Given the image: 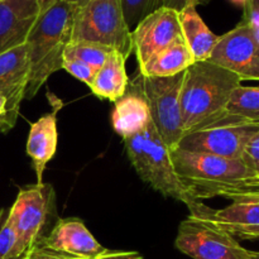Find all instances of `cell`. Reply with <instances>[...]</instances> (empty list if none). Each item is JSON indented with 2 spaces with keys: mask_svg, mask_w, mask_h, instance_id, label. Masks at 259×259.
I'll use <instances>...</instances> for the list:
<instances>
[{
  "mask_svg": "<svg viewBox=\"0 0 259 259\" xmlns=\"http://www.w3.org/2000/svg\"><path fill=\"white\" fill-rule=\"evenodd\" d=\"M209 61L237 75L240 81H259V29L254 20L243 19L220 35Z\"/></svg>",
  "mask_w": 259,
  "mask_h": 259,
  "instance_id": "cell-9",
  "label": "cell"
},
{
  "mask_svg": "<svg viewBox=\"0 0 259 259\" xmlns=\"http://www.w3.org/2000/svg\"><path fill=\"white\" fill-rule=\"evenodd\" d=\"M93 42L118 51L125 58L133 52L132 30L121 0H89L76 7L71 42Z\"/></svg>",
  "mask_w": 259,
  "mask_h": 259,
  "instance_id": "cell-5",
  "label": "cell"
},
{
  "mask_svg": "<svg viewBox=\"0 0 259 259\" xmlns=\"http://www.w3.org/2000/svg\"><path fill=\"white\" fill-rule=\"evenodd\" d=\"M240 78L207 61L195 62L185 71L180 93L185 133L206 119L222 113Z\"/></svg>",
  "mask_w": 259,
  "mask_h": 259,
  "instance_id": "cell-4",
  "label": "cell"
},
{
  "mask_svg": "<svg viewBox=\"0 0 259 259\" xmlns=\"http://www.w3.org/2000/svg\"><path fill=\"white\" fill-rule=\"evenodd\" d=\"M249 259H259V252H253L252 250V255Z\"/></svg>",
  "mask_w": 259,
  "mask_h": 259,
  "instance_id": "cell-34",
  "label": "cell"
},
{
  "mask_svg": "<svg viewBox=\"0 0 259 259\" xmlns=\"http://www.w3.org/2000/svg\"><path fill=\"white\" fill-rule=\"evenodd\" d=\"M162 7V0H121L124 18L133 30L142 19Z\"/></svg>",
  "mask_w": 259,
  "mask_h": 259,
  "instance_id": "cell-24",
  "label": "cell"
},
{
  "mask_svg": "<svg viewBox=\"0 0 259 259\" xmlns=\"http://www.w3.org/2000/svg\"><path fill=\"white\" fill-rule=\"evenodd\" d=\"M234 121H259V88L242 85L235 88L224 110L204 120L194 129L209 128Z\"/></svg>",
  "mask_w": 259,
  "mask_h": 259,
  "instance_id": "cell-18",
  "label": "cell"
},
{
  "mask_svg": "<svg viewBox=\"0 0 259 259\" xmlns=\"http://www.w3.org/2000/svg\"><path fill=\"white\" fill-rule=\"evenodd\" d=\"M184 76L185 71L169 77H147L137 71L131 77L146 98L152 123L169 149L176 148L185 134L180 105Z\"/></svg>",
  "mask_w": 259,
  "mask_h": 259,
  "instance_id": "cell-6",
  "label": "cell"
},
{
  "mask_svg": "<svg viewBox=\"0 0 259 259\" xmlns=\"http://www.w3.org/2000/svg\"><path fill=\"white\" fill-rule=\"evenodd\" d=\"M88 2L89 0H76V5H77V7H81V5L86 4Z\"/></svg>",
  "mask_w": 259,
  "mask_h": 259,
  "instance_id": "cell-33",
  "label": "cell"
},
{
  "mask_svg": "<svg viewBox=\"0 0 259 259\" xmlns=\"http://www.w3.org/2000/svg\"><path fill=\"white\" fill-rule=\"evenodd\" d=\"M42 243L57 252L83 259H91L105 250L77 218H60Z\"/></svg>",
  "mask_w": 259,
  "mask_h": 259,
  "instance_id": "cell-13",
  "label": "cell"
},
{
  "mask_svg": "<svg viewBox=\"0 0 259 259\" xmlns=\"http://www.w3.org/2000/svg\"><path fill=\"white\" fill-rule=\"evenodd\" d=\"M30 76L27 43L0 53V94L15 104H22Z\"/></svg>",
  "mask_w": 259,
  "mask_h": 259,
  "instance_id": "cell-16",
  "label": "cell"
},
{
  "mask_svg": "<svg viewBox=\"0 0 259 259\" xmlns=\"http://www.w3.org/2000/svg\"><path fill=\"white\" fill-rule=\"evenodd\" d=\"M91 259H144L143 255L134 250H110L106 249Z\"/></svg>",
  "mask_w": 259,
  "mask_h": 259,
  "instance_id": "cell-30",
  "label": "cell"
},
{
  "mask_svg": "<svg viewBox=\"0 0 259 259\" xmlns=\"http://www.w3.org/2000/svg\"><path fill=\"white\" fill-rule=\"evenodd\" d=\"M7 218L27 249L42 242L60 219L52 185L34 184L22 187Z\"/></svg>",
  "mask_w": 259,
  "mask_h": 259,
  "instance_id": "cell-7",
  "label": "cell"
},
{
  "mask_svg": "<svg viewBox=\"0 0 259 259\" xmlns=\"http://www.w3.org/2000/svg\"><path fill=\"white\" fill-rule=\"evenodd\" d=\"M61 105L62 104L60 99H56V105L53 106L51 113L45 114L34 123H30L25 152L32 159V166L37 176V184H43L46 167L57 151V113Z\"/></svg>",
  "mask_w": 259,
  "mask_h": 259,
  "instance_id": "cell-14",
  "label": "cell"
},
{
  "mask_svg": "<svg viewBox=\"0 0 259 259\" xmlns=\"http://www.w3.org/2000/svg\"><path fill=\"white\" fill-rule=\"evenodd\" d=\"M3 217H4V210H0V225L3 223Z\"/></svg>",
  "mask_w": 259,
  "mask_h": 259,
  "instance_id": "cell-36",
  "label": "cell"
},
{
  "mask_svg": "<svg viewBox=\"0 0 259 259\" xmlns=\"http://www.w3.org/2000/svg\"><path fill=\"white\" fill-rule=\"evenodd\" d=\"M62 70H65L66 72L72 75L73 77L80 80L81 82L86 83L88 86L91 85L94 77H95L96 71H98L96 68L88 65V63L78 60H63Z\"/></svg>",
  "mask_w": 259,
  "mask_h": 259,
  "instance_id": "cell-26",
  "label": "cell"
},
{
  "mask_svg": "<svg viewBox=\"0 0 259 259\" xmlns=\"http://www.w3.org/2000/svg\"><path fill=\"white\" fill-rule=\"evenodd\" d=\"M125 61L126 58L115 50L109 55L89 86L94 95L115 103L126 93L129 77L126 75Z\"/></svg>",
  "mask_w": 259,
  "mask_h": 259,
  "instance_id": "cell-20",
  "label": "cell"
},
{
  "mask_svg": "<svg viewBox=\"0 0 259 259\" xmlns=\"http://www.w3.org/2000/svg\"><path fill=\"white\" fill-rule=\"evenodd\" d=\"M111 123L115 133L123 141L142 133L152 123L146 98L132 78H129L126 93L115 101Z\"/></svg>",
  "mask_w": 259,
  "mask_h": 259,
  "instance_id": "cell-15",
  "label": "cell"
},
{
  "mask_svg": "<svg viewBox=\"0 0 259 259\" xmlns=\"http://www.w3.org/2000/svg\"><path fill=\"white\" fill-rule=\"evenodd\" d=\"M39 12V0H0V53L24 45Z\"/></svg>",
  "mask_w": 259,
  "mask_h": 259,
  "instance_id": "cell-12",
  "label": "cell"
},
{
  "mask_svg": "<svg viewBox=\"0 0 259 259\" xmlns=\"http://www.w3.org/2000/svg\"><path fill=\"white\" fill-rule=\"evenodd\" d=\"M210 3V0H162V7L176 10L177 13L187 7H199Z\"/></svg>",
  "mask_w": 259,
  "mask_h": 259,
  "instance_id": "cell-31",
  "label": "cell"
},
{
  "mask_svg": "<svg viewBox=\"0 0 259 259\" xmlns=\"http://www.w3.org/2000/svg\"><path fill=\"white\" fill-rule=\"evenodd\" d=\"M257 15H259V0H245L244 19L253 20Z\"/></svg>",
  "mask_w": 259,
  "mask_h": 259,
  "instance_id": "cell-32",
  "label": "cell"
},
{
  "mask_svg": "<svg viewBox=\"0 0 259 259\" xmlns=\"http://www.w3.org/2000/svg\"><path fill=\"white\" fill-rule=\"evenodd\" d=\"M68 2H73V3H76V0H68Z\"/></svg>",
  "mask_w": 259,
  "mask_h": 259,
  "instance_id": "cell-37",
  "label": "cell"
},
{
  "mask_svg": "<svg viewBox=\"0 0 259 259\" xmlns=\"http://www.w3.org/2000/svg\"><path fill=\"white\" fill-rule=\"evenodd\" d=\"M259 133V121H235L186 132L176 148L240 158L248 142Z\"/></svg>",
  "mask_w": 259,
  "mask_h": 259,
  "instance_id": "cell-10",
  "label": "cell"
},
{
  "mask_svg": "<svg viewBox=\"0 0 259 259\" xmlns=\"http://www.w3.org/2000/svg\"><path fill=\"white\" fill-rule=\"evenodd\" d=\"M181 35L195 62L207 61L219 35L212 33L197 13L196 7H187L179 12Z\"/></svg>",
  "mask_w": 259,
  "mask_h": 259,
  "instance_id": "cell-19",
  "label": "cell"
},
{
  "mask_svg": "<svg viewBox=\"0 0 259 259\" xmlns=\"http://www.w3.org/2000/svg\"><path fill=\"white\" fill-rule=\"evenodd\" d=\"M195 61L184 38L180 37L163 51L138 66V72L147 77H169L184 72Z\"/></svg>",
  "mask_w": 259,
  "mask_h": 259,
  "instance_id": "cell-21",
  "label": "cell"
},
{
  "mask_svg": "<svg viewBox=\"0 0 259 259\" xmlns=\"http://www.w3.org/2000/svg\"><path fill=\"white\" fill-rule=\"evenodd\" d=\"M172 164L196 200L215 196L229 197L254 174L240 158H225L215 154L169 149Z\"/></svg>",
  "mask_w": 259,
  "mask_h": 259,
  "instance_id": "cell-3",
  "label": "cell"
},
{
  "mask_svg": "<svg viewBox=\"0 0 259 259\" xmlns=\"http://www.w3.org/2000/svg\"><path fill=\"white\" fill-rule=\"evenodd\" d=\"M180 37L181 27L176 10L161 7L147 15L132 30V45L138 66L144 65Z\"/></svg>",
  "mask_w": 259,
  "mask_h": 259,
  "instance_id": "cell-11",
  "label": "cell"
},
{
  "mask_svg": "<svg viewBox=\"0 0 259 259\" xmlns=\"http://www.w3.org/2000/svg\"><path fill=\"white\" fill-rule=\"evenodd\" d=\"M20 259H83L78 257H73V255L65 254V253L57 252V250L52 249V248L47 247L45 243L39 242L37 244L32 245L28 248L27 252L24 253Z\"/></svg>",
  "mask_w": 259,
  "mask_h": 259,
  "instance_id": "cell-27",
  "label": "cell"
},
{
  "mask_svg": "<svg viewBox=\"0 0 259 259\" xmlns=\"http://www.w3.org/2000/svg\"><path fill=\"white\" fill-rule=\"evenodd\" d=\"M113 48L93 42H70L63 52V60H78L91 67L99 68L104 65Z\"/></svg>",
  "mask_w": 259,
  "mask_h": 259,
  "instance_id": "cell-22",
  "label": "cell"
},
{
  "mask_svg": "<svg viewBox=\"0 0 259 259\" xmlns=\"http://www.w3.org/2000/svg\"><path fill=\"white\" fill-rule=\"evenodd\" d=\"M19 110V104L13 103L7 96L0 94V133H7L14 128Z\"/></svg>",
  "mask_w": 259,
  "mask_h": 259,
  "instance_id": "cell-25",
  "label": "cell"
},
{
  "mask_svg": "<svg viewBox=\"0 0 259 259\" xmlns=\"http://www.w3.org/2000/svg\"><path fill=\"white\" fill-rule=\"evenodd\" d=\"M76 3L51 0L40 12L28 34L30 76L24 100L37 95L52 73L62 70L63 52L71 42Z\"/></svg>",
  "mask_w": 259,
  "mask_h": 259,
  "instance_id": "cell-1",
  "label": "cell"
},
{
  "mask_svg": "<svg viewBox=\"0 0 259 259\" xmlns=\"http://www.w3.org/2000/svg\"><path fill=\"white\" fill-rule=\"evenodd\" d=\"M228 199L232 200V201L240 199H259V177H254V179L245 181Z\"/></svg>",
  "mask_w": 259,
  "mask_h": 259,
  "instance_id": "cell-29",
  "label": "cell"
},
{
  "mask_svg": "<svg viewBox=\"0 0 259 259\" xmlns=\"http://www.w3.org/2000/svg\"><path fill=\"white\" fill-rule=\"evenodd\" d=\"M27 252L17 230L8 218L0 225V259H20Z\"/></svg>",
  "mask_w": 259,
  "mask_h": 259,
  "instance_id": "cell-23",
  "label": "cell"
},
{
  "mask_svg": "<svg viewBox=\"0 0 259 259\" xmlns=\"http://www.w3.org/2000/svg\"><path fill=\"white\" fill-rule=\"evenodd\" d=\"M126 154L142 181L166 197L186 205L190 217L209 220L215 209L196 200L189 187L182 182L172 164L169 148L154 128L149 124L142 133L124 139Z\"/></svg>",
  "mask_w": 259,
  "mask_h": 259,
  "instance_id": "cell-2",
  "label": "cell"
},
{
  "mask_svg": "<svg viewBox=\"0 0 259 259\" xmlns=\"http://www.w3.org/2000/svg\"><path fill=\"white\" fill-rule=\"evenodd\" d=\"M252 240H259V230L252 237Z\"/></svg>",
  "mask_w": 259,
  "mask_h": 259,
  "instance_id": "cell-35",
  "label": "cell"
},
{
  "mask_svg": "<svg viewBox=\"0 0 259 259\" xmlns=\"http://www.w3.org/2000/svg\"><path fill=\"white\" fill-rule=\"evenodd\" d=\"M240 159L255 177H259V133L248 142Z\"/></svg>",
  "mask_w": 259,
  "mask_h": 259,
  "instance_id": "cell-28",
  "label": "cell"
},
{
  "mask_svg": "<svg viewBox=\"0 0 259 259\" xmlns=\"http://www.w3.org/2000/svg\"><path fill=\"white\" fill-rule=\"evenodd\" d=\"M206 222L222 228L234 238L252 240L259 230V199H240L229 206L214 210Z\"/></svg>",
  "mask_w": 259,
  "mask_h": 259,
  "instance_id": "cell-17",
  "label": "cell"
},
{
  "mask_svg": "<svg viewBox=\"0 0 259 259\" xmlns=\"http://www.w3.org/2000/svg\"><path fill=\"white\" fill-rule=\"evenodd\" d=\"M175 247L192 259H249L252 255V250L224 229L192 217L180 224Z\"/></svg>",
  "mask_w": 259,
  "mask_h": 259,
  "instance_id": "cell-8",
  "label": "cell"
}]
</instances>
